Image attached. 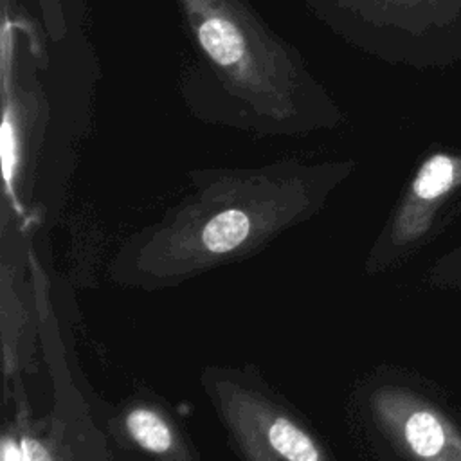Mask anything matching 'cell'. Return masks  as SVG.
I'll list each match as a JSON object with an SVG mask.
<instances>
[{
	"instance_id": "obj_5",
	"label": "cell",
	"mask_w": 461,
	"mask_h": 461,
	"mask_svg": "<svg viewBox=\"0 0 461 461\" xmlns=\"http://www.w3.org/2000/svg\"><path fill=\"white\" fill-rule=\"evenodd\" d=\"M402 432L407 447L418 457L436 456L445 441V432L439 418L427 409L411 412L403 421Z\"/></svg>"
},
{
	"instance_id": "obj_3",
	"label": "cell",
	"mask_w": 461,
	"mask_h": 461,
	"mask_svg": "<svg viewBox=\"0 0 461 461\" xmlns=\"http://www.w3.org/2000/svg\"><path fill=\"white\" fill-rule=\"evenodd\" d=\"M202 384L243 461H333L299 416L258 382L211 369Z\"/></svg>"
},
{
	"instance_id": "obj_1",
	"label": "cell",
	"mask_w": 461,
	"mask_h": 461,
	"mask_svg": "<svg viewBox=\"0 0 461 461\" xmlns=\"http://www.w3.org/2000/svg\"><path fill=\"white\" fill-rule=\"evenodd\" d=\"M344 175L346 164L301 160L198 173L180 205L128 240L112 265L113 277L158 288L254 252L319 211Z\"/></svg>"
},
{
	"instance_id": "obj_8",
	"label": "cell",
	"mask_w": 461,
	"mask_h": 461,
	"mask_svg": "<svg viewBox=\"0 0 461 461\" xmlns=\"http://www.w3.org/2000/svg\"><path fill=\"white\" fill-rule=\"evenodd\" d=\"M22 461H54L49 447L32 434H23L18 441Z\"/></svg>"
},
{
	"instance_id": "obj_4",
	"label": "cell",
	"mask_w": 461,
	"mask_h": 461,
	"mask_svg": "<svg viewBox=\"0 0 461 461\" xmlns=\"http://www.w3.org/2000/svg\"><path fill=\"white\" fill-rule=\"evenodd\" d=\"M121 423L130 445L149 461H198L167 411L153 402H133Z\"/></svg>"
},
{
	"instance_id": "obj_2",
	"label": "cell",
	"mask_w": 461,
	"mask_h": 461,
	"mask_svg": "<svg viewBox=\"0 0 461 461\" xmlns=\"http://www.w3.org/2000/svg\"><path fill=\"white\" fill-rule=\"evenodd\" d=\"M176 4L202 65L198 83L216 99L223 122L274 135L339 126L335 99L247 0Z\"/></svg>"
},
{
	"instance_id": "obj_7",
	"label": "cell",
	"mask_w": 461,
	"mask_h": 461,
	"mask_svg": "<svg viewBox=\"0 0 461 461\" xmlns=\"http://www.w3.org/2000/svg\"><path fill=\"white\" fill-rule=\"evenodd\" d=\"M47 36L52 41L67 38L81 18L83 0H34Z\"/></svg>"
},
{
	"instance_id": "obj_6",
	"label": "cell",
	"mask_w": 461,
	"mask_h": 461,
	"mask_svg": "<svg viewBox=\"0 0 461 461\" xmlns=\"http://www.w3.org/2000/svg\"><path fill=\"white\" fill-rule=\"evenodd\" d=\"M457 173V162L443 153L432 155L425 160L411 185L412 196L420 202L436 200L443 193H447L454 182Z\"/></svg>"
}]
</instances>
